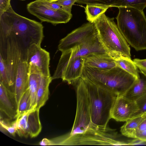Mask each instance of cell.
Masks as SVG:
<instances>
[{
    "label": "cell",
    "instance_id": "cell-22",
    "mask_svg": "<svg viewBox=\"0 0 146 146\" xmlns=\"http://www.w3.org/2000/svg\"><path fill=\"white\" fill-rule=\"evenodd\" d=\"M42 75L36 73H31L29 75V89L31 98V110L34 108L37 92L40 86Z\"/></svg>",
    "mask_w": 146,
    "mask_h": 146
},
{
    "label": "cell",
    "instance_id": "cell-6",
    "mask_svg": "<svg viewBox=\"0 0 146 146\" xmlns=\"http://www.w3.org/2000/svg\"><path fill=\"white\" fill-rule=\"evenodd\" d=\"M0 55L4 59L7 72L9 90L14 92L15 80L19 64L25 60L23 49L14 36L0 37Z\"/></svg>",
    "mask_w": 146,
    "mask_h": 146
},
{
    "label": "cell",
    "instance_id": "cell-32",
    "mask_svg": "<svg viewBox=\"0 0 146 146\" xmlns=\"http://www.w3.org/2000/svg\"><path fill=\"white\" fill-rule=\"evenodd\" d=\"M129 145H146V141L137 138L130 141L128 142Z\"/></svg>",
    "mask_w": 146,
    "mask_h": 146
},
{
    "label": "cell",
    "instance_id": "cell-13",
    "mask_svg": "<svg viewBox=\"0 0 146 146\" xmlns=\"http://www.w3.org/2000/svg\"><path fill=\"white\" fill-rule=\"evenodd\" d=\"M139 110L136 102L123 96H117L112 109L111 118L117 121H126L136 115Z\"/></svg>",
    "mask_w": 146,
    "mask_h": 146
},
{
    "label": "cell",
    "instance_id": "cell-8",
    "mask_svg": "<svg viewBox=\"0 0 146 146\" xmlns=\"http://www.w3.org/2000/svg\"><path fill=\"white\" fill-rule=\"evenodd\" d=\"M117 135L114 130L110 128L94 133H85L69 136H62L61 144L64 145H117Z\"/></svg>",
    "mask_w": 146,
    "mask_h": 146
},
{
    "label": "cell",
    "instance_id": "cell-33",
    "mask_svg": "<svg viewBox=\"0 0 146 146\" xmlns=\"http://www.w3.org/2000/svg\"><path fill=\"white\" fill-rule=\"evenodd\" d=\"M135 138L146 141V130L137 132L135 134Z\"/></svg>",
    "mask_w": 146,
    "mask_h": 146
},
{
    "label": "cell",
    "instance_id": "cell-9",
    "mask_svg": "<svg viewBox=\"0 0 146 146\" xmlns=\"http://www.w3.org/2000/svg\"><path fill=\"white\" fill-rule=\"evenodd\" d=\"M27 9L29 13L42 22L50 23L54 25L66 23L72 17L71 13L64 10H54L40 0H36L28 3Z\"/></svg>",
    "mask_w": 146,
    "mask_h": 146
},
{
    "label": "cell",
    "instance_id": "cell-10",
    "mask_svg": "<svg viewBox=\"0 0 146 146\" xmlns=\"http://www.w3.org/2000/svg\"><path fill=\"white\" fill-rule=\"evenodd\" d=\"M49 53L36 44L27 49L25 60L28 64L30 73H36L45 76H50Z\"/></svg>",
    "mask_w": 146,
    "mask_h": 146
},
{
    "label": "cell",
    "instance_id": "cell-17",
    "mask_svg": "<svg viewBox=\"0 0 146 146\" xmlns=\"http://www.w3.org/2000/svg\"><path fill=\"white\" fill-rule=\"evenodd\" d=\"M115 59L107 52L94 53L85 56L84 66L102 69L117 66Z\"/></svg>",
    "mask_w": 146,
    "mask_h": 146
},
{
    "label": "cell",
    "instance_id": "cell-15",
    "mask_svg": "<svg viewBox=\"0 0 146 146\" xmlns=\"http://www.w3.org/2000/svg\"><path fill=\"white\" fill-rule=\"evenodd\" d=\"M30 74L28 64L25 60H21L17 68L14 88V93L17 105L23 94L29 89Z\"/></svg>",
    "mask_w": 146,
    "mask_h": 146
},
{
    "label": "cell",
    "instance_id": "cell-19",
    "mask_svg": "<svg viewBox=\"0 0 146 146\" xmlns=\"http://www.w3.org/2000/svg\"><path fill=\"white\" fill-rule=\"evenodd\" d=\"M145 95L146 75L139 70V76L137 79L123 96L136 102Z\"/></svg>",
    "mask_w": 146,
    "mask_h": 146
},
{
    "label": "cell",
    "instance_id": "cell-34",
    "mask_svg": "<svg viewBox=\"0 0 146 146\" xmlns=\"http://www.w3.org/2000/svg\"><path fill=\"white\" fill-rule=\"evenodd\" d=\"M145 130H146V116L139 125L137 129V132Z\"/></svg>",
    "mask_w": 146,
    "mask_h": 146
},
{
    "label": "cell",
    "instance_id": "cell-36",
    "mask_svg": "<svg viewBox=\"0 0 146 146\" xmlns=\"http://www.w3.org/2000/svg\"><path fill=\"white\" fill-rule=\"evenodd\" d=\"M42 1H46L48 2H55L59 0H40Z\"/></svg>",
    "mask_w": 146,
    "mask_h": 146
},
{
    "label": "cell",
    "instance_id": "cell-2",
    "mask_svg": "<svg viewBox=\"0 0 146 146\" xmlns=\"http://www.w3.org/2000/svg\"><path fill=\"white\" fill-rule=\"evenodd\" d=\"M118 8L117 25L127 42L137 51L146 50V17L143 11L130 7Z\"/></svg>",
    "mask_w": 146,
    "mask_h": 146
},
{
    "label": "cell",
    "instance_id": "cell-26",
    "mask_svg": "<svg viewBox=\"0 0 146 146\" xmlns=\"http://www.w3.org/2000/svg\"><path fill=\"white\" fill-rule=\"evenodd\" d=\"M0 82L2 83L9 90L8 79L5 62L3 58L0 55Z\"/></svg>",
    "mask_w": 146,
    "mask_h": 146
},
{
    "label": "cell",
    "instance_id": "cell-3",
    "mask_svg": "<svg viewBox=\"0 0 146 146\" xmlns=\"http://www.w3.org/2000/svg\"><path fill=\"white\" fill-rule=\"evenodd\" d=\"M80 77L88 79L117 96H123L137 78L117 66L102 69L84 66Z\"/></svg>",
    "mask_w": 146,
    "mask_h": 146
},
{
    "label": "cell",
    "instance_id": "cell-16",
    "mask_svg": "<svg viewBox=\"0 0 146 146\" xmlns=\"http://www.w3.org/2000/svg\"><path fill=\"white\" fill-rule=\"evenodd\" d=\"M81 4H90L108 8L133 7L143 10L146 8V0H78Z\"/></svg>",
    "mask_w": 146,
    "mask_h": 146
},
{
    "label": "cell",
    "instance_id": "cell-7",
    "mask_svg": "<svg viewBox=\"0 0 146 146\" xmlns=\"http://www.w3.org/2000/svg\"><path fill=\"white\" fill-rule=\"evenodd\" d=\"M77 81L76 113L71 131L67 134L69 136L83 134L99 129L94 127L92 121L89 100L84 81L80 78Z\"/></svg>",
    "mask_w": 146,
    "mask_h": 146
},
{
    "label": "cell",
    "instance_id": "cell-23",
    "mask_svg": "<svg viewBox=\"0 0 146 146\" xmlns=\"http://www.w3.org/2000/svg\"><path fill=\"white\" fill-rule=\"evenodd\" d=\"M117 66L138 78L139 70L133 60L130 58L123 57L115 60Z\"/></svg>",
    "mask_w": 146,
    "mask_h": 146
},
{
    "label": "cell",
    "instance_id": "cell-27",
    "mask_svg": "<svg viewBox=\"0 0 146 146\" xmlns=\"http://www.w3.org/2000/svg\"><path fill=\"white\" fill-rule=\"evenodd\" d=\"M78 0H59L55 1L59 4L63 9L69 13H71L72 6Z\"/></svg>",
    "mask_w": 146,
    "mask_h": 146
},
{
    "label": "cell",
    "instance_id": "cell-5",
    "mask_svg": "<svg viewBox=\"0 0 146 146\" xmlns=\"http://www.w3.org/2000/svg\"><path fill=\"white\" fill-rule=\"evenodd\" d=\"M114 20L104 13L94 20L99 40L107 53L115 60L123 57L131 58L130 48Z\"/></svg>",
    "mask_w": 146,
    "mask_h": 146
},
{
    "label": "cell",
    "instance_id": "cell-30",
    "mask_svg": "<svg viewBox=\"0 0 146 146\" xmlns=\"http://www.w3.org/2000/svg\"><path fill=\"white\" fill-rule=\"evenodd\" d=\"M41 1L47 6L54 10H64L62 8V6L56 2H51Z\"/></svg>",
    "mask_w": 146,
    "mask_h": 146
},
{
    "label": "cell",
    "instance_id": "cell-21",
    "mask_svg": "<svg viewBox=\"0 0 146 146\" xmlns=\"http://www.w3.org/2000/svg\"><path fill=\"white\" fill-rule=\"evenodd\" d=\"M52 80L51 76H42L34 108L40 109L45 104L48 100L49 94V86Z\"/></svg>",
    "mask_w": 146,
    "mask_h": 146
},
{
    "label": "cell",
    "instance_id": "cell-29",
    "mask_svg": "<svg viewBox=\"0 0 146 146\" xmlns=\"http://www.w3.org/2000/svg\"><path fill=\"white\" fill-rule=\"evenodd\" d=\"M136 102L139 108L136 115L146 113V95L142 97Z\"/></svg>",
    "mask_w": 146,
    "mask_h": 146
},
{
    "label": "cell",
    "instance_id": "cell-31",
    "mask_svg": "<svg viewBox=\"0 0 146 146\" xmlns=\"http://www.w3.org/2000/svg\"><path fill=\"white\" fill-rule=\"evenodd\" d=\"M11 0H0V15L5 11L11 5Z\"/></svg>",
    "mask_w": 146,
    "mask_h": 146
},
{
    "label": "cell",
    "instance_id": "cell-4",
    "mask_svg": "<svg viewBox=\"0 0 146 146\" xmlns=\"http://www.w3.org/2000/svg\"><path fill=\"white\" fill-rule=\"evenodd\" d=\"M82 78L87 90L92 124L98 128H106L117 96L88 79Z\"/></svg>",
    "mask_w": 146,
    "mask_h": 146
},
{
    "label": "cell",
    "instance_id": "cell-12",
    "mask_svg": "<svg viewBox=\"0 0 146 146\" xmlns=\"http://www.w3.org/2000/svg\"><path fill=\"white\" fill-rule=\"evenodd\" d=\"M39 111V109L34 108L17 117V133L19 136L33 138L39 134L42 126Z\"/></svg>",
    "mask_w": 146,
    "mask_h": 146
},
{
    "label": "cell",
    "instance_id": "cell-1",
    "mask_svg": "<svg viewBox=\"0 0 146 146\" xmlns=\"http://www.w3.org/2000/svg\"><path fill=\"white\" fill-rule=\"evenodd\" d=\"M43 28L40 23L17 13L11 5L0 15V37L14 36L26 54L27 49L32 44L41 46L44 37Z\"/></svg>",
    "mask_w": 146,
    "mask_h": 146
},
{
    "label": "cell",
    "instance_id": "cell-37",
    "mask_svg": "<svg viewBox=\"0 0 146 146\" xmlns=\"http://www.w3.org/2000/svg\"><path fill=\"white\" fill-rule=\"evenodd\" d=\"M21 0V1H25V0Z\"/></svg>",
    "mask_w": 146,
    "mask_h": 146
},
{
    "label": "cell",
    "instance_id": "cell-20",
    "mask_svg": "<svg viewBox=\"0 0 146 146\" xmlns=\"http://www.w3.org/2000/svg\"><path fill=\"white\" fill-rule=\"evenodd\" d=\"M146 116V113L135 115L126 121L121 127L120 131L124 136L135 138L138 127Z\"/></svg>",
    "mask_w": 146,
    "mask_h": 146
},
{
    "label": "cell",
    "instance_id": "cell-18",
    "mask_svg": "<svg viewBox=\"0 0 146 146\" xmlns=\"http://www.w3.org/2000/svg\"><path fill=\"white\" fill-rule=\"evenodd\" d=\"M85 57L78 56L70 60L64 70L61 78L69 84L80 78L84 66Z\"/></svg>",
    "mask_w": 146,
    "mask_h": 146
},
{
    "label": "cell",
    "instance_id": "cell-35",
    "mask_svg": "<svg viewBox=\"0 0 146 146\" xmlns=\"http://www.w3.org/2000/svg\"><path fill=\"white\" fill-rule=\"evenodd\" d=\"M39 144L42 145H49V139L44 138L39 143Z\"/></svg>",
    "mask_w": 146,
    "mask_h": 146
},
{
    "label": "cell",
    "instance_id": "cell-24",
    "mask_svg": "<svg viewBox=\"0 0 146 146\" xmlns=\"http://www.w3.org/2000/svg\"><path fill=\"white\" fill-rule=\"evenodd\" d=\"M84 8L87 20L89 22L93 23L97 18L101 14L105 13L109 8L87 4Z\"/></svg>",
    "mask_w": 146,
    "mask_h": 146
},
{
    "label": "cell",
    "instance_id": "cell-11",
    "mask_svg": "<svg viewBox=\"0 0 146 146\" xmlns=\"http://www.w3.org/2000/svg\"><path fill=\"white\" fill-rule=\"evenodd\" d=\"M93 23L88 22L75 29L60 41L58 49L61 52L80 45L97 33Z\"/></svg>",
    "mask_w": 146,
    "mask_h": 146
},
{
    "label": "cell",
    "instance_id": "cell-28",
    "mask_svg": "<svg viewBox=\"0 0 146 146\" xmlns=\"http://www.w3.org/2000/svg\"><path fill=\"white\" fill-rule=\"evenodd\" d=\"M133 61L139 70L146 75V59L135 58Z\"/></svg>",
    "mask_w": 146,
    "mask_h": 146
},
{
    "label": "cell",
    "instance_id": "cell-25",
    "mask_svg": "<svg viewBox=\"0 0 146 146\" xmlns=\"http://www.w3.org/2000/svg\"><path fill=\"white\" fill-rule=\"evenodd\" d=\"M30 110L31 98L28 89L23 94L19 100L18 105L17 117Z\"/></svg>",
    "mask_w": 146,
    "mask_h": 146
},
{
    "label": "cell",
    "instance_id": "cell-14",
    "mask_svg": "<svg viewBox=\"0 0 146 146\" xmlns=\"http://www.w3.org/2000/svg\"><path fill=\"white\" fill-rule=\"evenodd\" d=\"M18 105L15 93L7 89L0 82V110L1 113L9 119H16Z\"/></svg>",
    "mask_w": 146,
    "mask_h": 146
}]
</instances>
